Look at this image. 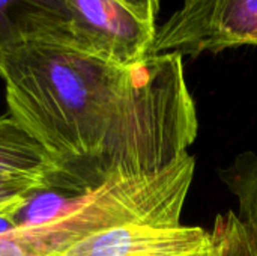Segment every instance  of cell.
Segmentation results:
<instances>
[{
    "label": "cell",
    "instance_id": "1",
    "mask_svg": "<svg viewBox=\"0 0 257 256\" xmlns=\"http://www.w3.org/2000/svg\"><path fill=\"white\" fill-rule=\"evenodd\" d=\"M128 74L130 66L50 41L26 42L6 56L0 77L9 115L51 155L57 174L48 189L93 192L96 158Z\"/></svg>",
    "mask_w": 257,
    "mask_h": 256
},
{
    "label": "cell",
    "instance_id": "2",
    "mask_svg": "<svg viewBox=\"0 0 257 256\" xmlns=\"http://www.w3.org/2000/svg\"><path fill=\"white\" fill-rule=\"evenodd\" d=\"M197 131L182 56L152 54L131 65L96 158L93 190L172 167L188 155Z\"/></svg>",
    "mask_w": 257,
    "mask_h": 256
},
{
    "label": "cell",
    "instance_id": "3",
    "mask_svg": "<svg viewBox=\"0 0 257 256\" xmlns=\"http://www.w3.org/2000/svg\"><path fill=\"white\" fill-rule=\"evenodd\" d=\"M194 169L196 160L188 154L160 174L113 180L72 198L60 217L2 235L0 256H51L93 232L125 223L179 226Z\"/></svg>",
    "mask_w": 257,
    "mask_h": 256
},
{
    "label": "cell",
    "instance_id": "4",
    "mask_svg": "<svg viewBox=\"0 0 257 256\" xmlns=\"http://www.w3.org/2000/svg\"><path fill=\"white\" fill-rule=\"evenodd\" d=\"M244 45L257 47V0H184L157 27L149 56H199Z\"/></svg>",
    "mask_w": 257,
    "mask_h": 256
},
{
    "label": "cell",
    "instance_id": "5",
    "mask_svg": "<svg viewBox=\"0 0 257 256\" xmlns=\"http://www.w3.org/2000/svg\"><path fill=\"white\" fill-rule=\"evenodd\" d=\"M68 5L74 15L72 48L119 66L149 56L157 26L120 0H68Z\"/></svg>",
    "mask_w": 257,
    "mask_h": 256
},
{
    "label": "cell",
    "instance_id": "6",
    "mask_svg": "<svg viewBox=\"0 0 257 256\" xmlns=\"http://www.w3.org/2000/svg\"><path fill=\"white\" fill-rule=\"evenodd\" d=\"M211 231L199 226L125 223L93 232L51 256H199Z\"/></svg>",
    "mask_w": 257,
    "mask_h": 256
},
{
    "label": "cell",
    "instance_id": "7",
    "mask_svg": "<svg viewBox=\"0 0 257 256\" xmlns=\"http://www.w3.org/2000/svg\"><path fill=\"white\" fill-rule=\"evenodd\" d=\"M68 0H0V71L6 56L30 41L72 45Z\"/></svg>",
    "mask_w": 257,
    "mask_h": 256
},
{
    "label": "cell",
    "instance_id": "8",
    "mask_svg": "<svg viewBox=\"0 0 257 256\" xmlns=\"http://www.w3.org/2000/svg\"><path fill=\"white\" fill-rule=\"evenodd\" d=\"M57 174L41 142L14 116H0V181L48 189Z\"/></svg>",
    "mask_w": 257,
    "mask_h": 256
},
{
    "label": "cell",
    "instance_id": "9",
    "mask_svg": "<svg viewBox=\"0 0 257 256\" xmlns=\"http://www.w3.org/2000/svg\"><path fill=\"white\" fill-rule=\"evenodd\" d=\"M223 183L238 201L236 220L250 255L257 256V154L248 151L220 172Z\"/></svg>",
    "mask_w": 257,
    "mask_h": 256
},
{
    "label": "cell",
    "instance_id": "10",
    "mask_svg": "<svg viewBox=\"0 0 257 256\" xmlns=\"http://www.w3.org/2000/svg\"><path fill=\"white\" fill-rule=\"evenodd\" d=\"M199 256H251L233 213L217 217L209 246Z\"/></svg>",
    "mask_w": 257,
    "mask_h": 256
},
{
    "label": "cell",
    "instance_id": "11",
    "mask_svg": "<svg viewBox=\"0 0 257 256\" xmlns=\"http://www.w3.org/2000/svg\"><path fill=\"white\" fill-rule=\"evenodd\" d=\"M33 190H39V189L26 184H18V183L0 181V213L9 210H18Z\"/></svg>",
    "mask_w": 257,
    "mask_h": 256
},
{
    "label": "cell",
    "instance_id": "12",
    "mask_svg": "<svg viewBox=\"0 0 257 256\" xmlns=\"http://www.w3.org/2000/svg\"><path fill=\"white\" fill-rule=\"evenodd\" d=\"M133 12H136L142 20L155 24L157 14L160 9V0H120Z\"/></svg>",
    "mask_w": 257,
    "mask_h": 256
},
{
    "label": "cell",
    "instance_id": "13",
    "mask_svg": "<svg viewBox=\"0 0 257 256\" xmlns=\"http://www.w3.org/2000/svg\"><path fill=\"white\" fill-rule=\"evenodd\" d=\"M14 211H17V210H9V211H2L0 213V237L17 229V226H15V223L12 220V213Z\"/></svg>",
    "mask_w": 257,
    "mask_h": 256
}]
</instances>
